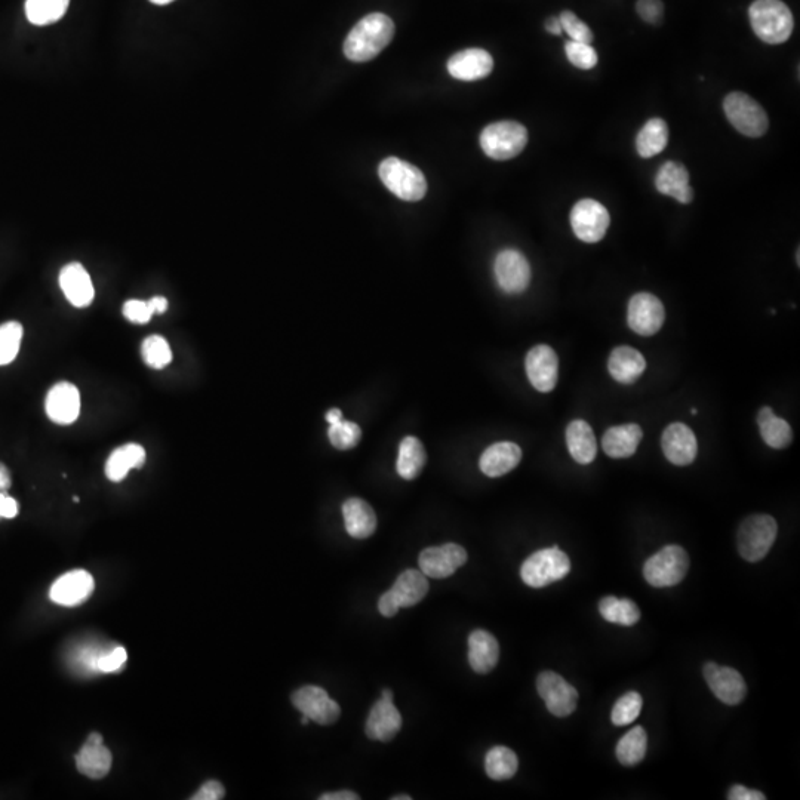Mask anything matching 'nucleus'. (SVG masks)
<instances>
[{"label": "nucleus", "instance_id": "obj_1", "mask_svg": "<svg viewBox=\"0 0 800 800\" xmlns=\"http://www.w3.org/2000/svg\"><path fill=\"white\" fill-rule=\"evenodd\" d=\"M395 36V23L387 15L375 12L359 21L344 42V54L355 63L377 57Z\"/></svg>", "mask_w": 800, "mask_h": 800}, {"label": "nucleus", "instance_id": "obj_2", "mask_svg": "<svg viewBox=\"0 0 800 800\" xmlns=\"http://www.w3.org/2000/svg\"><path fill=\"white\" fill-rule=\"evenodd\" d=\"M753 32L762 42L780 45L792 36L795 18L781 0H756L749 9Z\"/></svg>", "mask_w": 800, "mask_h": 800}, {"label": "nucleus", "instance_id": "obj_3", "mask_svg": "<svg viewBox=\"0 0 800 800\" xmlns=\"http://www.w3.org/2000/svg\"><path fill=\"white\" fill-rule=\"evenodd\" d=\"M384 186L406 202H417L426 196L427 181L417 166L398 158H387L378 168Z\"/></svg>", "mask_w": 800, "mask_h": 800}, {"label": "nucleus", "instance_id": "obj_4", "mask_svg": "<svg viewBox=\"0 0 800 800\" xmlns=\"http://www.w3.org/2000/svg\"><path fill=\"white\" fill-rule=\"evenodd\" d=\"M528 144V131L518 122L491 123L480 134L483 153L494 160L516 158Z\"/></svg>", "mask_w": 800, "mask_h": 800}, {"label": "nucleus", "instance_id": "obj_5", "mask_svg": "<svg viewBox=\"0 0 800 800\" xmlns=\"http://www.w3.org/2000/svg\"><path fill=\"white\" fill-rule=\"evenodd\" d=\"M571 571V560L558 547L535 552L523 562L520 577L526 586L541 589L562 580Z\"/></svg>", "mask_w": 800, "mask_h": 800}, {"label": "nucleus", "instance_id": "obj_6", "mask_svg": "<svg viewBox=\"0 0 800 800\" xmlns=\"http://www.w3.org/2000/svg\"><path fill=\"white\" fill-rule=\"evenodd\" d=\"M778 534L777 520L769 515H753L738 528L737 544L741 558L759 562L768 555Z\"/></svg>", "mask_w": 800, "mask_h": 800}, {"label": "nucleus", "instance_id": "obj_7", "mask_svg": "<svg viewBox=\"0 0 800 800\" xmlns=\"http://www.w3.org/2000/svg\"><path fill=\"white\" fill-rule=\"evenodd\" d=\"M723 112L731 125L746 137L759 138L768 131L769 119L765 110L744 92L735 91L726 95Z\"/></svg>", "mask_w": 800, "mask_h": 800}, {"label": "nucleus", "instance_id": "obj_8", "mask_svg": "<svg viewBox=\"0 0 800 800\" xmlns=\"http://www.w3.org/2000/svg\"><path fill=\"white\" fill-rule=\"evenodd\" d=\"M689 569L688 553L680 546H666L646 560L643 577L652 587L678 586Z\"/></svg>", "mask_w": 800, "mask_h": 800}, {"label": "nucleus", "instance_id": "obj_9", "mask_svg": "<svg viewBox=\"0 0 800 800\" xmlns=\"http://www.w3.org/2000/svg\"><path fill=\"white\" fill-rule=\"evenodd\" d=\"M608 209L598 200L583 199L571 211V226L575 236L586 243H598L608 232Z\"/></svg>", "mask_w": 800, "mask_h": 800}, {"label": "nucleus", "instance_id": "obj_10", "mask_svg": "<svg viewBox=\"0 0 800 800\" xmlns=\"http://www.w3.org/2000/svg\"><path fill=\"white\" fill-rule=\"evenodd\" d=\"M666 310L660 298L649 292H639L630 300L627 323L630 329L642 337H652L663 328Z\"/></svg>", "mask_w": 800, "mask_h": 800}, {"label": "nucleus", "instance_id": "obj_11", "mask_svg": "<svg viewBox=\"0 0 800 800\" xmlns=\"http://www.w3.org/2000/svg\"><path fill=\"white\" fill-rule=\"evenodd\" d=\"M537 691L553 716L566 718L577 709L578 692L555 672H543L537 678Z\"/></svg>", "mask_w": 800, "mask_h": 800}, {"label": "nucleus", "instance_id": "obj_12", "mask_svg": "<svg viewBox=\"0 0 800 800\" xmlns=\"http://www.w3.org/2000/svg\"><path fill=\"white\" fill-rule=\"evenodd\" d=\"M292 704L319 725H332L340 719L341 709L325 689L320 686L307 685L292 695Z\"/></svg>", "mask_w": 800, "mask_h": 800}, {"label": "nucleus", "instance_id": "obj_13", "mask_svg": "<svg viewBox=\"0 0 800 800\" xmlns=\"http://www.w3.org/2000/svg\"><path fill=\"white\" fill-rule=\"evenodd\" d=\"M494 273L498 286L507 294H520L531 282V266L516 249H504L497 255Z\"/></svg>", "mask_w": 800, "mask_h": 800}, {"label": "nucleus", "instance_id": "obj_14", "mask_svg": "<svg viewBox=\"0 0 800 800\" xmlns=\"http://www.w3.org/2000/svg\"><path fill=\"white\" fill-rule=\"evenodd\" d=\"M529 383L541 393H550L559 380V359L555 350L546 344L529 350L525 360Z\"/></svg>", "mask_w": 800, "mask_h": 800}, {"label": "nucleus", "instance_id": "obj_15", "mask_svg": "<svg viewBox=\"0 0 800 800\" xmlns=\"http://www.w3.org/2000/svg\"><path fill=\"white\" fill-rule=\"evenodd\" d=\"M466 562V550L454 543L429 547L421 552L420 559H418L420 571L427 578H436V580L451 577Z\"/></svg>", "mask_w": 800, "mask_h": 800}, {"label": "nucleus", "instance_id": "obj_16", "mask_svg": "<svg viewBox=\"0 0 800 800\" xmlns=\"http://www.w3.org/2000/svg\"><path fill=\"white\" fill-rule=\"evenodd\" d=\"M704 679L718 700L728 706H737L746 698L747 685L740 672L732 667L707 663L703 669Z\"/></svg>", "mask_w": 800, "mask_h": 800}, {"label": "nucleus", "instance_id": "obj_17", "mask_svg": "<svg viewBox=\"0 0 800 800\" xmlns=\"http://www.w3.org/2000/svg\"><path fill=\"white\" fill-rule=\"evenodd\" d=\"M45 411L49 420L60 426H70L80 415V392L69 381H61L49 389L45 399Z\"/></svg>", "mask_w": 800, "mask_h": 800}, {"label": "nucleus", "instance_id": "obj_18", "mask_svg": "<svg viewBox=\"0 0 800 800\" xmlns=\"http://www.w3.org/2000/svg\"><path fill=\"white\" fill-rule=\"evenodd\" d=\"M94 578L83 569L67 572L58 578L49 590L52 602L61 606H78L94 592Z\"/></svg>", "mask_w": 800, "mask_h": 800}, {"label": "nucleus", "instance_id": "obj_19", "mask_svg": "<svg viewBox=\"0 0 800 800\" xmlns=\"http://www.w3.org/2000/svg\"><path fill=\"white\" fill-rule=\"evenodd\" d=\"M661 448L670 463L675 466H689L697 457V438L686 424L673 423L661 436Z\"/></svg>", "mask_w": 800, "mask_h": 800}, {"label": "nucleus", "instance_id": "obj_20", "mask_svg": "<svg viewBox=\"0 0 800 800\" xmlns=\"http://www.w3.org/2000/svg\"><path fill=\"white\" fill-rule=\"evenodd\" d=\"M492 69H494V60L485 49H466V51L452 55L448 61L449 75L454 79L466 80V82L486 78L491 75Z\"/></svg>", "mask_w": 800, "mask_h": 800}, {"label": "nucleus", "instance_id": "obj_21", "mask_svg": "<svg viewBox=\"0 0 800 800\" xmlns=\"http://www.w3.org/2000/svg\"><path fill=\"white\" fill-rule=\"evenodd\" d=\"M60 286L64 297L73 307L85 309L95 298L94 283L85 267L80 263H70L60 272Z\"/></svg>", "mask_w": 800, "mask_h": 800}, {"label": "nucleus", "instance_id": "obj_22", "mask_svg": "<svg viewBox=\"0 0 800 800\" xmlns=\"http://www.w3.org/2000/svg\"><path fill=\"white\" fill-rule=\"evenodd\" d=\"M402 728V716L393 701L380 698L369 713L365 731L371 740L389 743Z\"/></svg>", "mask_w": 800, "mask_h": 800}, {"label": "nucleus", "instance_id": "obj_23", "mask_svg": "<svg viewBox=\"0 0 800 800\" xmlns=\"http://www.w3.org/2000/svg\"><path fill=\"white\" fill-rule=\"evenodd\" d=\"M655 187L661 195L670 196L680 203H691L694 190L689 186V172L682 163L669 160L658 169Z\"/></svg>", "mask_w": 800, "mask_h": 800}, {"label": "nucleus", "instance_id": "obj_24", "mask_svg": "<svg viewBox=\"0 0 800 800\" xmlns=\"http://www.w3.org/2000/svg\"><path fill=\"white\" fill-rule=\"evenodd\" d=\"M522 449L513 442H498L486 448L480 457L479 467L488 478H500L519 466Z\"/></svg>", "mask_w": 800, "mask_h": 800}, {"label": "nucleus", "instance_id": "obj_25", "mask_svg": "<svg viewBox=\"0 0 800 800\" xmlns=\"http://www.w3.org/2000/svg\"><path fill=\"white\" fill-rule=\"evenodd\" d=\"M646 369V360L642 353L629 346H620L612 350L608 359V371L615 381L621 384H633L642 377Z\"/></svg>", "mask_w": 800, "mask_h": 800}, {"label": "nucleus", "instance_id": "obj_26", "mask_svg": "<svg viewBox=\"0 0 800 800\" xmlns=\"http://www.w3.org/2000/svg\"><path fill=\"white\" fill-rule=\"evenodd\" d=\"M642 438L643 432L638 424H623L606 430L602 438V448L608 457L621 460L635 455Z\"/></svg>", "mask_w": 800, "mask_h": 800}, {"label": "nucleus", "instance_id": "obj_27", "mask_svg": "<svg viewBox=\"0 0 800 800\" xmlns=\"http://www.w3.org/2000/svg\"><path fill=\"white\" fill-rule=\"evenodd\" d=\"M500 660V645L497 639L485 630H475L469 636L470 667L479 675L492 672Z\"/></svg>", "mask_w": 800, "mask_h": 800}, {"label": "nucleus", "instance_id": "obj_28", "mask_svg": "<svg viewBox=\"0 0 800 800\" xmlns=\"http://www.w3.org/2000/svg\"><path fill=\"white\" fill-rule=\"evenodd\" d=\"M566 446L578 464H590L598 455V442L592 427L584 420H574L566 427Z\"/></svg>", "mask_w": 800, "mask_h": 800}, {"label": "nucleus", "instance_id": "obj_29", "mask_svg": "<svg viewBox=\"0 0 800 800\" xmlns=\"http://www.w3.org/2000/svg\"><path fill=\"white\" fill-rule=\"evenodd\" d=\"M146 458V449L138 443L119 446L107 458L104 467L107 479L116 483L122 482L132 469H141L146 464Z\"/></svg>", "mask_w": 800, "mask_h": 800}, {"label": "nucleus", "instance_id": "obj_30", "mask_svg": "<svg viewBox=\"0 0 800 800\" xmlns=\"http://www.w3.org/2000/svg\"><path fill=\"white\" fill-rule=\"evenodd\" d=\"M429 587V580L423 572L417 571V569H406L399 575L389 593L399 609L411 608L426 598Z\"/></svg>", "mask_w": 800, "mask_h": 800}, {"label": "nucleus", "instance_id": "obj_31", "mask_svg": "<svg viewBox=\"0 0 800 800\" xmlns=\"http://www.w3.org/2000/svg\"><path fill=\"white\" fill-rule=\"evenodd\" d=\"M343 516L350 537L363 540L371 537L377 529V516L374 510L360 498H349L343 504Z\"/></svg>", "mask_w": 800, "mask_h": 800}, {"label": "nucleus", "instance_id": "obj_32", "mask_svg": "<svg viewBox=\"0 0 800 800\" xmlns=\"http://www.w3.org/2000/svg\"><path fill=\"white\" fill-rule=\"evenodd\" d=\"M112 753L109 752L103 743H91L86 741L76 756V766L80 774L86 775L92 780H101L109 774L112 768Z\"/></svg>", "mask_w": 800, "mask_h": 800}, {"label": "nucleus", "instance_id": "obj_33", "mask_svg": "<svg viewBox=\"0 0 800 800\" xmlns=\"http://www.w3.org/2000/svg\"><path fill=\"white\" fill-rule=\"evenodd\" d=\"M760 436L766 445L774 449H784L792 443L793 430L783 418L777 417L771 406H763L758 412Z\"/></svg>", "mask_w": 800, "mask_h": 800}, {"label": "nucleus", "instance_id": "obj_34", "mask_svg": "<svg viewBox=\"0 0 800 800\" xmlns=\"http://www.w3.org/2000/svg\"><path fill=\"white\" fill-rule=\"evenodd\" d=\"M667 141H669L667 123L660 118L651 119L640 129L636 138V150L640 158H654L666 149Z\"/></svg>", "mask_w": 800, "mask_h": 800}, {"label": "nucleus", "instance_id": "obj_35", "mask_svg": "<svg viewBox=\"0 0 800 800\" xmlns=\"http://www.w3.org/2000/svg\"><path fill=\"white\" fill-rule=\"evenodd\" d=\"M426 461V449L420 440L414 436H408L402 440L399 446L398 463H396L400 478L405 480L417 478L426 466Z\"/></svg>", "mask_w": 800, "mask_h": 800}, {"label": "nucleus", "instance_id": "obj_36", "mask_svg": "<svg viewBox=\"0 0 800 800\" xmlns=\"http://www.w3.org/2000/svg\"><path fill=\"white\" fill-rule=\"evenodd\" d=\"M599 612L606 621L618 626H635L640 620L638 605L633 600L618 599L615 596H606L600 600Z\"/></svg>", "mask_w": 800, "mask_h": 800}, {"label": "nucleus", "instance_id": "obj_37", "mask_svg": "<svg viewBox=\"0 0 800 800\" xmlns=\"http://www.w3.org/2000/svg\"><path fill=\"white\" fill-rule=\"evenodd\" d=\"M519 760L513 750L507 747H492L485 758V771L494 781H506L515 777L518 772Z\"/></svg>", "mask_w": 800, "mask_h": 800}, {"label": "nucleus", "instance_id": "obj_38", "mask_svg": "<svg viewBox=\"0 0 800 800\" xmlns=\"http://www.w3.org/2000/svg\"><path fill=\"white\" fill-rule=\"evenodd\" d=\"M646 747H648V735L645 729L642 726H635L618 741L615 755L621 765L635 766L645 758Z\"/></svg>", "mask_w": 800, "mask_h": 800}, {"label": "nucleus", "instance_id": "obj_39", "mask_svg": "<svg viewBox=\"0 0 800 800\" xmlns=\"http://www.w3.org/2000/svg\"><path fill=\"white\" fill-rule=\"evenodd\" d=\"M70 0H26L27 20L35 26H49L66 15Z\"/></svg>", "mask_w": 800, "mask_h": 800}, {"label": "nucleus", "instance_id": "obj_40", "mask_svg": "<svg viewBox=\"0 0 800 800\" xmlns=\"http://www.w3.org/2000/svg\"><path fill=\"white\" fill-rule=\"evenodd\" d=\"M23 335V325L17 320L0 325V366L9 365L17 359Z\"/></svg>", "mask_w": 800, "mask_h": 800}, {"label": "nucleus", "instance_id": "obj_41", "mask_svg": "<svg viewBox=\"0 0 800 800\" xmlns=\"http://www.w3.org/2000/svg\"><path fill=\"white\" fill-rule=\"evenodd\" d=\"M141 356L149 368L165 369L172 362L171 346L160 335H150L141 344Z\"/></svg>", "mask_w": 800, "mask_h": 800}, {"label": "nucleus", "instance_id": "obj_42", "mask_svg": "<svg viewBox=\"0 0 800 800\" xmlns=\"http://www.w3.org/2000/svg\"><path fill=\"white\" fill-rule=\"evenodd\" d=\"M642 706L643 701L639 692H627L615 703L614 709H612V723L615 726H626L635 722L639 718L640 712H642Z\"/></svg>", "mask_w": 800, "mask_h": 800}, {"label": "nucleus", "instance_id": "obj_43", "mask_svg": "<svg viewBox=\"0 0 800 800\" xmlns=\"http://www.w3.org/2000/svg\"><path fill=\"white\" fill-rule=\"evenodd\" d=\"M328 436L329 442L334 448L346 451V449L355 448L358 445L362 438V432H360L358 424L341 420L329 426Z\"/></svg>", "mask_w": 800, "mask_h": 800}, {"label": "nucleus", "instance_id": "obj_44", "mask_svg": "<svg viewBox=\"0 0 800 800\" xmlns=\"http://www.w3.org/2000/svg\"><path fill=\"white\" fill-rule=\"evenodd\" d=\"M566 58L572 66L581 70H590L598 64V54L590 43L569 40L565 43Z\"/></svg>", "mask_w": 800, "mask_h": 800}, {"label": "nucleus", "instance_id": "obj_45", "mask_svg": "<svg viewBox=\"0 0 800 800\" xmlns=\"http://www.w3.org/2000/svg\"><path fill=\"white\" fill-rule=\"evenodd\" d=\"M563 32L568 33L571 40L581 43H592L593 33L584 21H581L574 12L563 11L559 17Z\"/></svg>", "mask_w": 800, "mask_h": 800}, {"label": "nucleus", "instance_id": "obj_46", "mask_svg": "<svg viewBox=\"0 0 800 800\" xmlns=\"http://www.w3.org/2000/svg\"><path fill=\"white\" fill-rule=\"evenodd\" d=\"M123 316L129 320V322L137 323V325H146L152 320L153 312L152 307H150L149 301L143 300H129L123 304Z\"/></svg>", "mask_w": 800, "mask_h": 800}, {"label": "nucleus", "instance_id": "obj_47", "mask_svg": "<svg viewBox=\"0 0 800 800\" xmlns=\"http://www.w3.org/2000/svg\"><path fill=\"white\" fill-rule=\"evenodd\" d=\"M126 658H128V654H126L125 648L118 646V648L100 655L95 661V666L104 673L118 672L120 667L126 663Z\"/></svg>", "mask_w": 800, "mask_h": 800}, {"label": "nucleus", "instance_id": "obj_48", "mask_svg": "<svg viewBox=\"0 0 800 800\" xmlns=\"http://www.w3.org/2000/svg\"><path fill=\"white\" fill-rule=\"evenodd\" d=\"M636 11L646 23L658 24L663 20L664 5L661 0H638Z\"/></svg>", "mask_w": 800, "mask_h": 800}, {"label": "nucleus", "instance_id": "obj_49", "mask_svg": "<svg viewBox=\"0 0 800 800\" xmlns=\"http://www.w3.org/2000/svg\"><path fill=\"white\" fill-rule=\"evenodd\" d=\"M226 790L223 784L218 781H206L202 787L192 796V800H220L224 799Z\"/></svg>", "mask_w": 800, "mask_h": 800}, {"label": "nucleus", "instance_id": "obj_50", "mask_svg": "<svg viewBox=\"0 0 800 800\" xmlns=\"http://www.w3.org/2000/svg\"><path fill=\"white\" fill-rule=\"evenodd\" d=\"M729 800H765V795L758 792V790L747 789V787L735 784L729 789Z\"/></svg>", "mask_w": 800, "mask_h": 800}, {"label": "nucleus", "instance_id": "obj_51", "mask_svg": "<svg viewBox=\"0 0 800 800\" xmlns=\"http://www.w3.org/2000/svg\"><path fill=\"white\" fill-rule=\"evenodd\" d=\"M20 513V506L17 500L9 497L6 492H0V518L14 519Z\"/></svg>", "mask_w": 800, "mask_h": 800}, {"label": "nucleus", "instance_id": "obj_52", "mask_svg": "<svg viewBox=\"0 0 800 800\" xmlns=\"http://www.w3.org/2000/svg\"><path fill=\"white\" fill-rule=\"evenodd\" d=\"M378 611L387 618L395 617V615L398 614L399 606L396 605L395 600H393L389 592L384 593L380 600H378Z\"/></svg>", "mask_w": 800, "mask_h": 800}, {"label": "nucleus", "instance_id": "obj_53", "mask_svg": "<svg viewBox=\"0 0 800 800\" xmlns=\"http://www.w3.org/2000/svg\"><path fill=\"white\" fill-rule=\"evenodd\" d=\"M320 800H359V796L350 790H341V792L325 793L320 796Z\"/></svg>", "mask_w": 800, "mask_h": 800}, {"label": "nucleus", "instance_id": "obj_54", "mask_svg": "<svg viewBox=\"0 0 800 800\" xmlns=\"http://www.w3.org/2000/svg\"><path fill=\"white\" fill-rule=\"evenodd\" d=\"M150 307H152L153 312L155 315H163V313L168 310V300L162 295H156V297L150 298L149 300Z\"/></svg>", "mask_w": 800, "mask_h": 800}, {"label": "nucleus", "instance_id": "obj_55", "mask_svg": "<svg viewBox=\"0 0 800 800\" xmlns=\"http://www.w3.org/2000/svg\"><path fill=\"white\" fill-rule=\"evenodd\" d=\"M11 485V472H9V469L5 466V464L0 463V492H8V489L11 488Z\"/></svg>", "mask_w": 800, "mask_h": 800}, {"label": "nucleus", "instance_id": "obj_56", "mask_svg": "<svg viewBox=\"0 0 800 800\" xmlns=\"http://www.w3.org/2000/svg\"><path fill=\"white\" fill-rule=\"evenodd\" d=\"M546 30L552 35L559 36L562 35V24H560L559 17L550 18L549 21L546 23Z\"/></svg>", "mask_w": 800, "mask_h": 800}, {"label": "nucleus", "instance_id": "obj_57", "mask_svg": "<svg viewBox=\"0 0 800 800\" xmlns=\"http://www.w3.org/2000/svg\"><path fill=\"white\" fill-rule=\"evenodd\" d=\"M325 418L329 424L338 423V421L343 420V412H341V409L337 408L329 409V411L326 412Z\"/></svg>", "mask_w": 800, "mask_h": 800}, {"label": "nucleus", "instance_id": "obj_58", "mask_svg": "<svg viewBox=\"0 0 800 800\" xmlns=\"http://www.w3.org/2000/svg\"><path fill=\"white\" fill-rule=\"evenodd\" d=\"M381 698L384 700L393 701V692L390 689H384L383 694H381Z\"/></svg>", "mask_w": 800, "mask_h": 800}, {"label": "nucleus", "instance_id": "obj_59", "mask_svg": "<svg viewBox=\"0 0 800 800\" xmlns=\"http://www.w3.org/2000/svg\"><path fill=\"white\" fill-rule=\"evenodd\" d=\"M150 2L155 3V5L165 6L169 5V3L174 2V0H150Z\"/></svg>", "mask_w": 800, "mask_h": 800}, {"label": "nucleus", "instance_id": "obj_60", "mask_svg": "<svg viewBox=\"0 0 800 800\" xmlns=\"http://www.w3.org/2000/svg\"><path fill=\"white\" fill-rule=\"evenodd\" d=\"M411 796H395L393 800H411Z\"/></svg>", "mask_w": 800, "mask_h": 800}, {"label": "nucleus", "instance_id": "obj_61", "mask_svg": "<svg viewBox=\"0 0 800 800\" xmlns=\"http://www.w3.org/2000/svg\"><path fill=\"white\" fill-rule=\"evenodd\" d=\"M309 722H310V719L307 718V716L303 715V718H301V723H303V725L306 726V725H309Z\"/></svg>", "mask_w": 800, "mask_h": 800}, {"label": "nucleus", "instance_id": "obj_62", "mask_svg": "<svg viewBox=\"0 0 800 800\" xmlns=\"http://www.w3.org/2000/svg\"><path fill=\"white\" fill-rule=\"evenodd\" d=\"M691 412H692V415H697V409H695V408H692V411H691Z\"/></svg>", "mask_w": 800, "mask_h": 800}]
</instances>
